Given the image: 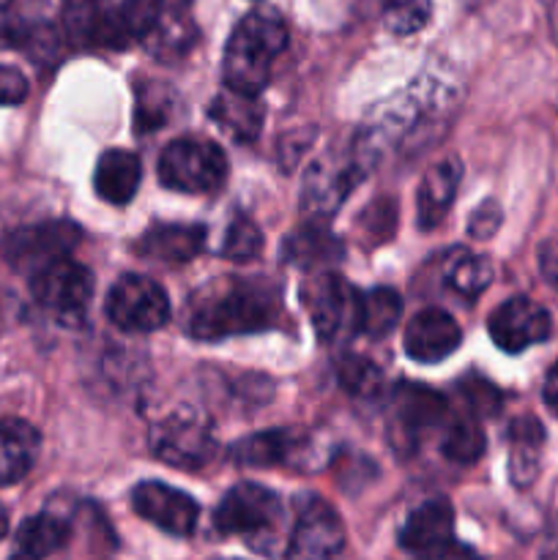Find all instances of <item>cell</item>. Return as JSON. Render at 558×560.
<instances>
[{"label": "cell", "mask_w": 558, "mask_h": 560, "mask_svg": "<svg viewBox=\"0 0 558 560\" xmlns=\"http://www.w3.org/2000/svg\"><path fill=\"white\" fill-rule=\"evenodd\" d=\"M457 104V80L427 69L410 85L372 109L367 124L356 135L353 148L372 167L386 156L388 148L414 153L416 145L425 148L421 142L435 140L446 129V120L452 118Z\"/></svg>", "instance_id": "6da1fadb"}, {"label": "cell", "mask_w": 558, "mask_h": 560, "mask_svg": "<svg viewBox=\"0 0 558 560\" xmlns=\"http://www.w3.org/2000/svg\"><path fill=\"white\" fill-rule=\"evenodd\" d=\"M284 317L282 290L257 277H219L184 304V331L200 342L268 331Z\"/></svg>", "instance_id": "7a4b0ae2"}, {"label": "cell", "mask_w": 558, "mask_h": 560, "mask_svg": "<svg viewBox=\"0 0 558 560\" xmlns=\"http://www.w3.org/2000/svg\"><path fill=\"white\" fill-rule=\"evenodd\" d=\"M288 25L277 11H252L233 27L224 47L222 77L233 91L260 93L271 80L274 63L288 47Z\"/></svg>", "instance_id": "3957f363"}, {"label": "cell", "mask_w": 558, "mask_h": 560, "mask_svg": "<svg viewBox=\"0 0 558 560\" xmlns=\"http://www.w3.org/2000/svg\"><path fill=\"white\" fill-rule=\"evenodd\" d=\"M282 525V501L271 487L241 481L213 512V528L219 536H239L252 550L271 552L268 541L277 539Z\"/></svg>", "instance_id": "277c9868"}, {"label": "cell", "mask_w": 558, "mask_h": 560, "mask_svg": "<svg viewBox=\"0 0 558 560\" xmlns=\"http://www.w3.org/2000/svg\"><path fill=\"white\" fill-rule=\"evenodd\" d=\"M148 448L159 463L170 465V468H206L217 454L211 419L197 408L170 410L148 430Z\"/></svg>", "instance_id": "5b68a950"}, {"label": "cell", "mask_w": 558, "mask_h": 560, "mask_svg": "<svg viewBox=\"0 0 558 560\" xmlns=\"http://www.w3.org/2000/svg\"><path fill=\"white\" fill-rule=\"evenodd\" d=\"M228 156L213 142L184 137L170 142L159 156L162 186L184 195H211L228 180Z\"/></svg>", "instance_id": "8992f818"}, {"label": "cell", "mask_w": 558, "mask_h": 560, "mask_svg": "<svg viewBox=\"0 0 558 560\" xmlns=\"http://www.w3.org/2000/svg\"><path fill=\"white\" fill-rule=\"evenodd\" d=\"M370 170V162L353 145L345 156L332 153V156L317 159L306 170L304 191H301V208L306 211L310 222H328Z\"/></svg>", "instance_id": "52a82bcc"}, {"label": "cell", "mask_w": 558, "mask_h": 560, "mask_svg": "<svg viewBox=\"0 0 558 560\" xmlns=\"http://www.w3.org/2000/svg\"><path fill=\"white\" fill-rule=\"evenodd\" d=\"M315 334L323 342H337L359 334L361 290L345 282L337 273L312 277L301 290Z\"/></svg>", "instance_id": "ba28073f"}, {"label": "cell", "mask_w": 558, "mask_h": 560, "mask_svg": "<svg viewBox=\"0 0 558 560\" xmlns=\"http://www.w3.org/2000/svg\"><path fill=\"white\" fill-rule=\"evenodd\" d=\"M31 293L60 323H82L93 299V277L82 262L63 257L31 277Z\"/></svg>", "instance_id": "9c48e42d"}, {"label": "cell", "mask_w": 558, "mask_h": 560, "mask_svg": "<svg viewBox=\"0 0 558 560\" xmlns=\"http://www.w3.org/2000/svg\"><path fill=\"white\" fill-rule=\"evenodd\" d=\"M109 323L126 334H151L167 326L170 299L164 288L140 273H126L109 288L104 304Z\"/></svg>", "instance_id": "30bf717a"}, {"label": "cell", "mask_w": 558, "mask_h": 560, "mask_svg": "<svg viewBox=\"0 0 558 560\" xmlns=\"http://www.w3.org/2000/svg\"><path fill=\"white\" fill-rule=\"evenodd\" d=\"M230 459L244 468H282L317 470L323 465V448L306 432L295 430H268L260 435H249L233 443Z\"/></svg>", "instance_id": "8fae6325"}, {"label": "cell", "mask_w": 558, "mask_h": 560, "mask_svg": "<svg viewBox=\"0 0 558 560\" xmlns=\"http://www.w3.org/2000/svg\"><path fill=\"white\" fill-rule=\"evenodd\" d=\"M82 241V230L74 222H66V219H49V222L31 224V228H22L16 233H11V238L5 241V260L16 268V271L33 277L36 271H42L44 266L55 260H63L71 257V252L77 249V244Z\"/></svg>", "instance_id": "7c38bea8"}, {"label": "cell", "mask_w": 558, "mask_h": 560, "mask_svg": "<svg viewBox=\"0 0 558 560\" xmlns=\"http://www.w3.org/2000/svg\"><path fill=\"white\" fill-rule=\"evenodd\" d=\"M394 421L392 443L399 452H414L421 435L435 430L449 413V402L441 392L421 386V383H403L392 397Z\"/></svg>", "instance_id": "4fadbf2b"}, {"label": "cell", "mask_w": 558, "mask_h": 560, "mask_svg": "<svg viewBox=\"0 0 558 560\" xmlns=\"http://www.w3.org/2000/svg\"><path fill=\"white\" fill-rule=\"evenodd\" d=\"M487 331L503 353H523L525 348L550 337L553 320L550 312L542 304L525 299V295H514L492 312Z\"/></svg>", "instance_id": "5bb4252c"}, {"label": "cell", "mask_w": 558, "mask_h": 560, "mask_svg": "<svg viewBox=\"0 0 558 560\" xmlns=\"http://www.w3.org/2000/svg\"><path fill=\"white\" fill-rule=\"evenodd\" d=\"M131 506L146 523L156 525L159 530L178 536V539L195 534L197 517H200V506H197L195 498L175 490V487L162 485V481L137 485L131 492Z\"/></svg>", "instance_id": "9a60e30c"}, {"label": "cell", "mask_w": 558, "mask_h": 560, "mask_svg": "<svg viewBox=\"0 0 558 560\" xmlns=\"http://www.w3.org/2000/svg\"><path fill=\"white\" fill-rule=\"evenodd\" d=\"M345 547V525L337 509L321 498H306L284 550L288 558H334Z\"/></svg>", "instance_id": "2e32d148"}, {"label": "cell", "mask_w": 558, "mask_h": 560, "mask_svg": "<svg viewBox=\"0 0 558 560\" xmlns=\"http://www.w3.org/2000/svg\"><path fill=\"white\" fill-rule=\"evenodd\" d=\"M399 547L414 556H454V509L446 498H430L405 520Z\"/></svg>", "instance_id": "e0dca14e"}, {"label": "cell", "mask_w": 558, "mask_h": 560, "mask_svg": "<svg viewBox=\"0 0 558 560\" xmlns=\"http://www.w3.org/2000/svg\"><path fill=\"white\" fill-rule=\"evenodd\" d=\"M463 342L457 320L441 306H427L405 328V355L416 364H441Z\"/></svg>", "instance_id": "ac0fdd59"}, {"label": "cell", "mask_w": 558, "mask_h": 560, "mask_svg": "<svg viewBox=\"0 0 558 560\" xmlns=\"http://www.w3.org/2000/svg\"><path fill=\"white\" fill-rule=\"evenodd\" d=\"M463 180V164L457 159H443L435 167L427 170L416 191V224L421 230H435L446 219L457 186Z\"/></svg>", "instance_id": "d6986e66"}, {"label": "cell", "mask_w": 558, "mask_h": 560, "mask_svg": "<svg viewBox=\"0 0 558 560\" xmlns=\"http://www.w3.org/2000/svg\"><path fill=\"white\" fill-rule=\"evenodd\" d=\"M206 246L202 224H153L135 244L137 255L162 262H189Z\"/></svg>", "instance_id": "ffe728a7"}, {"label": "cell", "mask_w": 558, "mask_h": 560, "mask_svg": "<svg viewBox=\"0 0 558 560\" xmlns=\"http://www.w3.org/2000/svg\"><path fill=\"white\" fill-rule=\"evenodd\" d=\"M213 124L235 142H252L257 140L263 129V118H266V107L257 98V93L233 91L224 85V91L208 107Z\"/></svg>", "instance_id": "44dd1931"}, {"label": "cell", "mask_w": 558, "mask_h": 560, "mask_svg": "<svg viewBox=\"0 0 558 560\" xmlns=\"http://www.w3.org/2000/svg\"><path fill=\"white\" fill-rule=\"evenodd\" d=\"M42 435L25 419H0V487H11L33 470Z\"/></svg>", "instance_id": "7402d4cb"}, {"label": "cell", "mask_w": 558, "mask_h": 560, "mask_svg": "<svg viewBox=\"0 0 558 560\" xmlns=\"http://www.w3.org/2000/svg\"><path fill=\"white\" fill-rule=\"evenodd\" d=\"M142 180L140 156L126 148H109L98 156L96 170H93V186L96 195L109 206H126L135 200Z\"/></svg>", "instance_id": "603a6c76"}, {"label": "cell", "mask_w": 558, "mask_h": 560, "mask_svg": "<svg viewBox=\"0 0 558 560\" xmlns=\"http://www.w3.org/2000/svg\"><path fill=\"white\" fill-rule=\"evenodd\" d=\"M545 427L534 416H520L509 424V476L518 487H528L539 470Z\"/></svg>", "instance_id": "cb8c5ba5"}, {"label": "cell", "mask_w": 558, "mask_h": 560, "mask_svg": "<svg viewBox=\"0 0 558 560\" xmlns=\"http://www.w3.org/2000/svg\"><path fill=\"white\" fill-rule=\"evenodd\" d=\"M71 528L63 517L58 514H33L16 530V547L14 556L22 558H47L63 550L69 541Z\"/></svg>", "instance_id": "d4e9b609"}, {"label": "cell", "mask_w": 558, "mask_h": 560, "mask_svg": "<svg viewBox=\"0 0 558 560\" xmlns=\"http://www.w3.org/2000/svg\"><path fill=\"white\" fill-rule=\"evenodd\" d=\"M403 317V299L392 288H372L361 293L359 301V334L370 339H383L397 328Z\"/></svg>", "instance_id": "484cf974"}, {"label": "cell", "mask_w": 558, "mask_h": 560, "mask_svg": "<svg viewBox=\"0 0 558 560\" xmlns=\"http://www.w3.org/2000/svg\"><path fill=\"white\" fill-rule=\"evenodd\" d=\"M342 257V246L328 230H323L321 222H312L310 228L299 230L290 235L284 244V260L295 262V266H321V262L339 260Z\"/></svg>", "instance_id": "4316f807"}, {"label": "cell", "mask_w": 558, "mask_h": 560, "mask_svg": "<svg viewBox=\"0 0 558 560\" xmlns=\"http://www.w3.org/2000/svg\"><path fill=\"white\" fill-rule=\"evenodd\" d=\"M175 91L162 85V82H142L137 85V104H135V129L137 135L156 131L170 124L175 107Z\"/></svg>", "instance_id": "83f0119b"}, {"label": "cell", "mask_w": 558, "mask_h": 560, "mask_svg": "<svg viewBox=\"0 0 558 560\" xmlns=\"http://www.w3.org/2000/svg\"><path fill=\"white\" fill-rule=\"evenodd\" d=\"M485 430H481L474 416H460V419H454V424H449L446 435L441 441L443 457L454 465L479 463L481 454H485Z\"/></svg>", "instance_id": "f1b7e54d"}, {"label": "cell", "mask_w": 558, "mask_h": 560, "mask_svg": "<svg viewBox=\"0 0 558 560\" xmlns=\"http://www.w3.org/2000/svg\"><path fill=\"white\" fill-rule=\"evenodd\" d=\"M492 282V262L487 257L457 252L446 268V284L465 299H476Z\"/></svg>", "instance_id": "f546056e"}, {"label": "cell", "mask_w": 558, "mask_h": 560, "mask_svg": "<svg viewBox=\"0 0 558 560\" xmlns=\"http://www.w3.org/2000/svg\"><path fill=\"white\" fill-rule=\"evenodd\" d=\"M263 249V233L249 217H235L233 222L228 224V233H224L222 246H219V255L224 260L246 262L252 257L260 255Z\"/></svg>", "instance_id": "4dcf8cb0"}, {"label": "cell", "mask_w": 558, "mask_h": 560, "mask_svg": "<svg viewBox=\"0 0 558 560\" xmlns=\"http://www.w3.org/2000/svg\"><path fill=\"white\" fill-rule=\"evenodd\" d=\"M339 383L345 392L361 399H375L383 392V375L372 361L361 359V355H348L339 364Z\"/></svg>", "instance_id": "1f68e13d"}, {"label": "cell", "mask_w": 558, "mask_h": 560, "mask_svg": "<svg viewBox=\"0 0 558 560\" xmlns=\"http://www.w3.org/2000/svg\"><path fill=\"white\" fill-rule=\"evenodd\" d=\"M430 0H388L386 11H383V22L392 33L410 36V33H419L430 22Z\"/></svg>", "instance_id": "d6a6232c"}, {"label": "cell", "mask_w": 558, "mask_h": 560, "mask_svg": "<svg viewBox=\"0 0 558 560\" xmlns=\"http://www.w3.org/2000/svg\"><path fill=\"white\" fill-rule=\"evenodd\" d=\"M501 222H503L501 206H498V202H492V200H487V202H481V206L476 208L474 217H470L468 233L474 235V238L487 241V238H492V235L498 233Z\"/></svg>", "instance_id": "836d02e7"}, {"label": "cell", "mask_w": 558, "mask_h": 560, "mask_svg": "<svg viewBox=\"0 0 558 560\" xmlns=\"http://www.w3.org/2000/svg\"><path fill=\"white\" fill-rule=\"evenodd\" d=\"M27 96V80L14 66L0 63V104H20Z\"/></svg>", "instance_id": "e575fe53"}, {"label": "cell", "mask_w": 558, "mask_h": 560, "mask_svg": "<svg viewBox=\"0 0 558 560\" xmlns=\"http://www.w3.org/2000/svg\"><path fill=\"white\" fill-rule=\"evenodd\" d=\"M542 273L547 277V282L558 284V238L547 241L545 246H542Z\"/></svg>", "instance_id": "d590c367"}, {"label": "cell", "mask_w": 558, "mask_h": 560, "mask_svg": "<svg viewBox=\"0 0 558 560\" xmlns=\"http://www.w3.org/2000/svg\"><path fill=\"white\" fill-rule=\"evenodd\" d=\"M542 399L550 408L553 416H558V364L545 375V386H542Z\"/></svg>", "instance_id": "8d00e7d4"}, {"label": "cell", "mask_w": 558, "mask_h": 560, "mask_svg": "<svg viewBox=\"0 0 558 560\" xmlns=\"http://www.w3.org/2000/svg\"><path fill=\"white\" fill-rule=\"evenodd\" d=\"M14 312H16L14 295H11L9 290L0 288V331H3V328L9 326V320H11V317H14Z\"/></svg>", "instance_id": "74e56055"}, {"label": "cell", "mask_w": 558, "mask_h": 560, "mask_svg": "<svg viewBox=\"0 0 558 560\" xmlns=\"http://www.w3.org/2000/svg\"><path fill=\"white\" fill-rule=\"evenodd\" d=\"M102 0H66V14H74V11H85L98 5Z\"/></svg>", "instance_id": "f35d334b"}, {"label": "cell", "mask_w": 558, "mask_h": 560, "mask_svg": "<svg viewBox=\"0 0 558 560\" xmlns=\"http://www.w3.org/2000/svg\"><path fill=\"white\" fill-rule=\"evenodd\" d=\"M5 534H9V512H5V506L0 503V541L5 539Z\"/></svg>", "instance_id": "ab89813d"}, {"label": "cell", "mask_w": 558, "mask_h": 560, "mask_svg": "<svg viewBox=\"0 0 558 560\" xmlns=\"http://www.w3.org/2000/svg\"><path fill=\"white\" fill-rule=\"evenodd\" d=\"M556 33H558V14H556Z\"/></svg>", "instance_id": "60d3db41"}]
</instances>
